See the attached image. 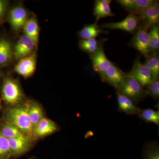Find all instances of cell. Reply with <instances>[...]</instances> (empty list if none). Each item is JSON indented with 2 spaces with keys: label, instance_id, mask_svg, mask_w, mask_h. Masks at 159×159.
Here are the masks:
<instances>
[{
  "label": "cell",
  "instance_id": "cell-1",
  "mask_svg": "<svg viewBox=\"0 0 159 159\" xmlns=\"http://www.w3.org/2000/svg\"><path fill=\"white\" fill-rule=\"evenodd\" d=\"M9 122L16 126L29 137L34 136V127L31 124L28 108L16 107L9 109L7 113Z\"/></svg>",
  "mask_w": 159,
  "mask_h": 159
},
{
  "label": "cell",
  "instance_id": "cell-2",
  "mask_svg": "<svg viewBox=\"0 0 159 159\" xmlns=\"http://www.w3.org/2000/svg\"><path fill=\"white\" fill-rule=\"evenodd\" d=\"M116 91L122 95L129 97L135 105L147 96L144 87L127 74L123 85Z\"/></svg>",
  "mask_w": 159,
  "mask_h": 159
},
{
  "label": "cell",
  "instance_id": "cell-3",
  "mask_svg": "<svg viewBox=\"0 0 159 159\" xmlns=\"http://www.w3.org/2000/svg\"><path fill=\"white\" fill-rule=\"evenodd\" d=\"M134 34L133 37L129 43V46L138 50L146 58L150 55L148 29L141 23Z\"/></svg>",
  "mask_w": 159,
  "mask_h": 159
},
{
  "label": "cell",
  "instance_id": "cell-4",
  "mask_svg": "<svg viewBox=\"0 0 159 159\" xmlns=\"http://www.w3.org/2000/svg\"><path fill=\"white\" fill-rule=\"evenodd\" d=\"M104 40L99 41V47L97 51L89 54L94 70L99 74L101 80H103L106 71L113 64L107 57L103 49Z\"/></svg>",
  "mask_w": 159,
  "mask_h": 159
},
{
  "label": "cell",
  "instance_id": "cell-5",
  "mask_svg": "<svg viewBox=\"0 0 159 159\" xmlns=\"http://www.w3.org/2000/svg\"><path fill=\"white\" fill-rule=\"evenodd\" d=\"M141 24V18L139 16L129 13L127 17L121 21L107 23L101 25V27L109 29H119L134 34Z\"/></svg>",
  "mask_w": 159,
  "mask_h": 159
},
{
  "label": "cell",
  "instance_id": "cell-6",
  "mask_svg": "<svg viewBox=\"0 0 159 159\" xmlns=\"http://www.w3.org/2000/svg\"><path fill=\"white\" fill-rule=\"evenodd\" d=\"M127 75L136 80L143 87L146 88L154 79L149 69L141 62L139 57L134 61L132 69Z\"/></svg>",
  "mask_w": 159,
  "mask_h": 159
},
{
  "label": "cell",
  "instance_id": "cell-7",
  "mask_svg": "<svg viewBox=\"0 0 159 159\" xmlns=\"http://www.w3.org/2000/svg\"><path fill=\"white\" fill-rule=\"evenodd\" d=\"M2 95L5 101L11 104L18 103L22 97L19 86L15 80L11 79H7L4 82Z\"/></svg>",
  "mask_w": 159,
  "mask_h": 159
},
{
  "label": "cell",
  "instance_id": "cell-8",
  "mask_svg": "<svg viewBox=\"0 0 159 159\" xmlns=\"http://www.w3.org/2000/svg\"><path fill=\"white\" fill-rule=\"evenodd\" d=\"M126 77V74L113 63L106 71L102 81L107 83L117 90L123 85Z\"/></svg>",
  "mask_w": 159,
  "mask_h": 159
},
{
  "label": "cell",
  "instance_id": "cell-9",
  "mask_svg": "<svg viewBox=\"0 0 159 159\" xmlns=\"http://www.w3.org/2000/svg\"><path fill=\"white\" fill-rule=\"evenodd\" d=\"M36 64V55L34 54L21 59L16 66L15 70L18 74L27 78L34 74Z\"/></svg>",
  "mask_w": 159,
  "mask_h": 159
},
{
  "label": "cell",
  "instance_id": "cell-10",
  "mask_svg": "<svg viewBox=\"0 0 159 159\" xmlns=\"http://www.w3.org/2000/svg\"><path fill=\"white\" fill-rule=\"evenodd\" d=\"M141 23L147 29L159 24V5L158 1H154L153 3L144 11L140 16Z\"/></svg>",
  "mask_w": 159,
  "mask_h": 159
},
{
  "label": "cell",
  "instance_id": "cell-11",
  "mask_svg": "<svg viewBox=\"0 0 159 159\" xmlns=\"http://www.w3.org/2000/svg\"><path fill=\"white\" fill-rule=\"evenodd\" d=\"M36 47L32 39L25 35H23L15 47V55L17 58L28 57Z\"/></svg>",
  "mask_w": 159,
  "mask_h": 159
},
{
  "label": "cell",
  "instance_id": "cell-12",
  "mask_svg": "<svg viewBox=\"0 0 159 159\" xmlns=\"http://www.w3.org/2000/svg\"><path fill=\"white\" fill-rule=\"evenodd\" d=\"M118 111L119 112H124L127 115H138L140 113L141 110L135 105L129 97L122 95L116 92Z\"/></svg>",
  "mask_w": 159,
  "mask_h": 159
},
{
  "label": "cell",
  "instance_id": "cell-13",
  "mask_svg": "<svg viewBox=\"0 0 159 159\" xmlns=\"http://www.w3.org/2000/svg\"><path fill=\"white\" fill-rule=\"evenodd\" d=\"M9 149L11 154H21L29 149L31 145L29 138L24 136L8 139Z\"/></svg>",
  "mask_w": 159,
  "mask_h": 159
},
{
  "label": "cell",
  "instance_id": "cell-14",
  "mask_svg": "<svg viewBox=\"0 0 159 159\" xmlns=\"http://www.w3.org/2000/svg\"><path fill=\"white\" fill-rule=\"evenodd\" d=\"M28 14L25 9L16 6L11 9L9 14V21L11 27L15 30L20 29L27 21Z\"/></svg>",
  "mask_w": 159,
  "mask_h": 159
},
{
  "label": "cell",
  "instance_id": "cell-15",
  "mask_svg": "<svg viewBox=\"0 0 159 159\" xmlns=\"http://www.w3.org/2000/svg\"><path fill=\"white\" fill-rule=\"evenodd\" d=\"M111 0H96L94 3L93 15L96 17V22L100 19L115 16L110 7Z\"/></svg>",
  "mask_w": 159,
  "mask_h": 159
},
{
  "label": "cell",
  "instance_id": "cell-16",
  "mask_svg": "<svg viewBox=\"0 0 159 159\" xmlns=\"http://www.w3.org/2000/svg\"><path fill=\"white\" fill-rule=\"evenodd\" d=\"M57 130V126L55 122L47 118H43L34 127V135L36 136H46L55 132Z\"/></svg>",
  "mask_w": 159,
  "mask_h": 159
},
{
  "label": "cell",
  "instance_id": "cell-17",
  "mask_svg": "<svg viewBox=\"0 0 159 159\" xmlns=\"http://www.w3.org/2000/svg\"><path fill=\"white\" fill-rule=\"evenodd\" d=\"M107 31L100 29L97 22L90 25H85L79 32L78 35L82 39H96L99 34L107 33Z\"/></svg>",
  "mask_w": 159,
  "mask_h": 159
},
{
  "label": "cell",
  "instance_id": "cell-18",
  "mask_svg": "<svg viewBox=\"0 0 159 159\" xmlns=\"http://www.w3.org/2000/svg\"><path fill=\"white\" fill-rule=\"evenodd\" d=\"M25 35L31 39L37 46L39 36V28L37 21L34 18L27 20L24 26Z\"/></svg>",
  "mask_w": 159,
  "mask_h": 159
},
{
  "label": "cell",
  "instance_id": "cell-19",
  "mask_svg": "<svg viewBox=\"0 0 159 159\" xmlns=\"http://www.w3.org/2000/svg\"><path fill=\"white\" fill-rule=\"evenodd\" d=\"M149 38V48L150 55L158 54L159 49V24L153 25L150 28L148 32Z\"/></svg>",
  "mask_w": 159,
  "mask_h": 159
},
{
  "label": "cell",
  "instance_id": "cell-20",
  "mask_svg": "<svg viewBox=\"0 0 159 159\" xmlns=\"http://www.w3.org/2000/svg\"><path fill=\"white\" fill-rule=\"evenodd\" d=\"M142 156L143 159H159L158 142L152 141L145 144Z\"/></svg>",
  "mask_w": 159,
  "mask_h": 159
},
{
  "label": "cell",
  "instance_id": "cell-21",
  "mask_svg": "<svg viewBox=\"0 0 159 159\" xmlns=\"http://www.w3.org/2000/svg\"><path fill=\"white\" fill-rule=\"evenodd\" d=\"M12 54V48L10 43L6 39H0V65L9 62Z\"/></svg>",
  "mask_w": 159,
  "mask_h": 159
},
{
  "label": "cell",
  "instance_id": "cell-22",
  "mask_svg": "<svg viewBox=\"0 0 159 159\" xmlns=\"http://www.w3.org/2000/svg\"><path fill=\"white\" fill-rule=\"evenodd\" d=\"M0 133L7 139L27 136L20 129L9 122L3 125Z\"/></svg>",
  "mask_w": 159,
  "mask_h": 159
},
{
  "label": "cell",
  "instance_id": "cell-23",
  "mask_svg": "<svg viewBox=\"0 0 159 159\" xmlns=\"http://www.w3.org/2000/svg\"><path fill=\"white\" fill-rule=\"evenodd\" d=\"M153 76L154 79H159V56L158 53L156 54H151L146 57L144 63Z\"/></svg>",
  "mask_w": 159,
  "mask_h": 159
},
{
  "label": "cell",
  "instance_id": "cell-24",
  "mask_svg": "<svg viewBox=\"0 0 159 159\" xmlns=\"http://www.w3.org/2000/svg\"><path fill=\"white\" fill-rule=\"evenodd\" d=\"M139 118L145 122L152 123L157 125L159 124V111L153 109L146 108L141 110Z\"/></svg>",
  "mask_w": 159,
  "mask_h": 159
},
{
  "label": "cell",
  "instance_id": "cell-25",
  "mask_svg": "<svg viewBox=\"0 0 159 159\" xmlns=\"http://www.w3.org/2000/svg\"><path fill=\"white\" fill-rule=\"evenodd\" d=\"M28 113L31 124L34 129L41 119L43 118V111L38 104H32L28 108Z\"/></svg>",
  "mask_w": 159,
  "mask_h": 159
},
{
  "label": "cell",
  "instance_id": "cell-26",
  "mask_svg": "<svg viewBox=\"0 0 159 159\" xmlns=\"http://www.w3.org/2000/svg\"><path fill=\"white\" fill-rule=\"evenodd\" d=\"M99 43V41H97L96 39H82L80 41L79 48L83 51L90 54L97 51Z\"/></svg>",
  "mask_w": 159,
  "mask_h": 159
},
{
  "label": "cell",
  "instance_id": "cell-27",
  "mask_svg": "<svg viewBox=\"0 0 159 159\" xmlns=\"http://www.w3.org/2000/svg\"><path fill=\"white\" fill-rule=\"evenodd\" d=\"M153 0H135L133 14L141 16L144 11L153 3Z\"/></svg>",
  "mask_w": 159,
  "mask_h": 159
},
{
  "label": "cell",
  "instance_id": "cell-28",
  "mask_svg": "<svg viewBox=\"0 0 159 159\" xmlns=\"http://www.w3.org/2000/svg\"><path fill=\"white\" fill-rule=\"evenodd\" d=\"M146 94L150 96L155 99H159V79H154L150 84L146 87Z\"/></svg>",
  "mask_w": 159,
  "mask_h": 159
},
{
  "label": "cell",
  "instance_id": "cell-29",
  "mask_svg": "<svg viewBox=\"0 0 159 159\" xmlns=\"http://www.w3.org/2000/svg\"><path fill=\"white\" fill-rule=\"evenodd\" d=\"M11 154L8 139L0 133V158L6 157Z\"/></svg>",
  "mask_w": 159,
  "mask_h": 159
},
{
  "label": "cell",
  "instance_id": "cell-30",
  "mask_svg": "<svg viewBox=\"0 0 159 159\" xmlns=\"http://www.w3.org/2000/svg\"><path fill=\"white\" fill-rule=\"evenodd\" d=\"M116 2L125 10L129 12V13L133 14L135 4V0H119Z\"/></svg>",
  "mask_w": 159,
  "mask_h": 159
},
{
  "label": "cell",
  "instance_id": "cell-31",
  "mask_svg": "<svg viewBox=\"0 0 159 159\" xmlns=\"http://www.w3.org/2000/svg\"><path fill=\"white\" fill-rule=\"evenodd\" d=\"M6 4L4 1H0V18L4 15L6 11Z\"/></svg>",
  "mask_w": 159,
  "mask_h": 159
},
{
  "label": "cell",
  "instance_id": "cell-32",
  "mask_svg": "<svg viewBox=\"0 0 159 159\" xmlns=\"http://www.w3.org/2000/svg\"><path fill=\"white\" fill-rule=\"evenodd\" d=\"M0 107H1V101H0Z\"/></svg>",
  "mask_w": 159,
  "mask_h": 159
},
{
  "label": "cell",
  "instance_id": "cell-33",
  "mask_svg": "<svg viewBox=\"0 0 159 159\" xmlns=\"http://www.w3.org/2000/svg\"><path fill=\"white\" fill-rule=\"evenodd\" d=\"M0 79H1V74H0Z\"/></svg>",
  "mask_w": 159,
  "mask_h": 159
}]
</instances>
